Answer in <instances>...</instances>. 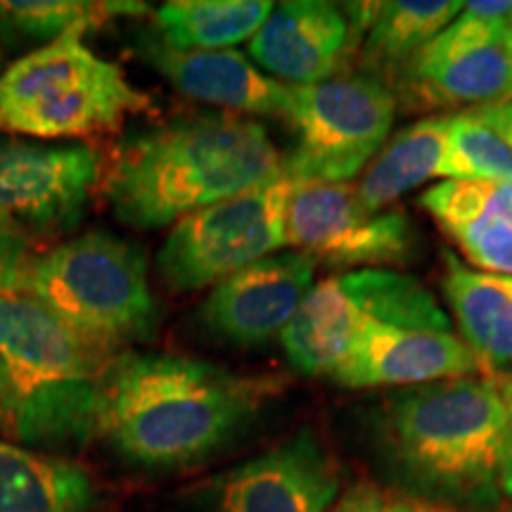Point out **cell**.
<instances>
[{"instance_id":"cell-2","label":"cell","mask_w":512,"mask_h":512,"mask_svg":"<svg viewBox=\"0 0 512 512\" xmlns=\"http://www.w3.org/2000/svg\"><path fill=\"white\" fill-rule=\"evenodd\" d=\"M283 164L285 155L259 121L197 114L128 138L102 188L119 221L150 230L252 190Z\"/></svg>"},{"instance_id":"cell-26","label":"cell","mask_w":512,"mask_h":512,"mask_svg":"<svg viewBox=\"0 0 512 512\" xmlns=\"http://www.w3.org/2000/svg\"><path fill=\"white\" fill-rule=\"evenodd\" d=\"M330 512H456L430 498L408 494V491L380 486L373 482H358L344 491Z\"/></svg>"},{"instance_id":"cell-31","label":"cell","mask_w":512,"mask_h":512,"mask_svg":"<svg viewBox=\"0 0 512 512\" xmlns=\"http://www.w3.org/2000/svg\"><path fill=\"white\" fill-rule=\"evenodd\" d=\"M510 46H512V27H510Z\"/></svg>"},{"instance_id":"cell-18","label":"cell","mask_w":512,"mask_h":512,"mask_svg":"<svg viewBox=\"0 0 512 512\" xmlns=\"http://www.w3.org/2000/svg\"><path fill=\"white\" fill-rule=\"evenodd\" d=\"M420 204L477 271L512 275V181H441Z\"/></svg>"},{"instance_id":"cell-8","label":"cell","mask_w":512,"mask_h":512,"mask_svg":"<svg viewBox=\"0 0 512 512\" xmlns=\"http://www.w3.org/2000/svg\"><path fill=\"white\" fill-rule=\"evenodd\" d=\"M297 183L285 171L252 190L174 223L157 252V273L174 292L219 285L287 247L285 221Z\"/></svg>"},{"instance_id":"cell-17","label":"cell","mask_w":512,"mask_h":512,"mask_svg":"<svg viewBox=\"0 0 512 512\" xmlns=\"http://www.w3.org/2000/svg\"><path fill=\"white\" fill-rule=\"evenodd\" d=\"M145 62L164 76L176 91L233 114L285 119L290 107V86L261 72L238 50H181L147 41Z\"/></svg>"},{"instance_id":"cell-29","label":"cell","mask_w":512,"mask_h":512,"mask_svg":"<svg viewBox=\"0 0 512 512\" xmlns=\"http://www.w3.org/2000/svg\"><path fill=\"white\" fill-rule=\"evenodd\" d=\"M482 110L486 117H489L491 124L501 131V136L508 140L512 147V100L498 102V105H486V107H482Z\"/></svg>"},{"instance_id":"cell-16","label":"cell","mask_w":512,"mask_h":512,"mask_svg":"<svg viewBox=\"0 0 512 512\" xmlns=\"http://www.w3.org/2000/svg\"><path fill=\"white\" fill-rule=\"evenodd\" d=\"M354 38L347 10L323 0H292L273 5L249 38V57L273 79L313 86L335 79Z\"/></svg>"},{"instance_id":"cell-20","label":"cell","mask_w":512,"mask_h":512,"mask_svg":"<svg viewBox=\"0 0 512 512\" xmlns=\"http://www.w3.org/2000/svg\"><path fill=\"white\" fill-rule=\"evenodd\" d=\"M95 484L72 460L0 439V512H91Z\"/></svg>"},{"instance_id":"cell-30","label":"cell","mask_w":512,"mask_h":512,"mask_svg":"<svg viewBox=\"0 0 512 512\" xmlns=\"http://www.w3.org/2000/svg\"><path fill=\"white\" fill-rule=\"evenodd\" d=\"M5 392H8V375H5V366L0 361V403H3Z\"/></svg>"},{"instance_id":"cell-15","label":"cell","mask_w":512,"mask_h":512,"mask_svg":"<svg viewBox=\"0 0 512 512\" xmlns=\"http://www.w3.org/2000/svg\"><path fill=\"white\" fill-rule=\"evenodd\" d=\"M475 351L453 332L411 330L366 323L356 347L330 380L349 389L418 387L458 377H475Z\"/></svg>"},{"instance_id":"cell-12","label":"cell","mask_w":512,"mask_h":512,"mask_svg":"<svg viewBox=\"0 0 512 512\" xmlns=\"http://www.w3.org/2000/svg\"><path fill=\"white\" fill-rule=\"evenodd\" d=\"M100 183L102 159L91 145L0 138V221L29 238L79 226Z\"/></svg>"},{"instance_id":"cell-3","label":"cell","mask_w":512,"mask_h":512,"mask_svg":"<svg viewBox=\"0 0 512 512\" xmlns=\"http://www.w3.org/2000/svg\"><path fill=\"white\" fill-rule=\"evenodd\" d=\"M503 389L491 377H458L392 394L380 441L413 489L451 503L491 505L503 491Z\"/></svg>"},{"instance_id":"cell-14","label":"cell","mask_w":512,"mask_h":512,"mask_svg":"<svg viewBox=\"0 0 512 512\" xmlns=\"http://www.w3.org/2000/svg\"><path fill=\"white\" fill-rule=\"evenodd\" d=\"M316 261L304 252H275L211 290L200 316L216 337L256 347L280 337L313 287Z\"/></svg>"},{"instance_id":"cell-6","label":"cell","mask_w":512,"mask_h":512,"mask_svg":"<svg viewBox=\"0 0 512 512\" xmlns=\"http://www.w3.org/2000/svg\"><path fill=\"white\" fill-rule=\"evenodd\" d=\"M22 294L107 351L145 342L159 320L145 254L102 230L36 256Z\"/></svg>"},{"instance_id":"cell-5","label":"cell","mask_w":512,"mask_h":512,"mask_svg":"<svg viewBox=\"0 0 512 512\" xmlns=\"http://www.w3.org/2000/svg\"><path fill=\"white\" fill-rule=\"evenodd\" d=\"M150 98L119 64L102 60L81 36H64L0 72V131L38 140L114 133Z\"/></svg>"},{"instance_id":"cell-13","label":"cell","mask_w":512,"mask_h":512,"mask_svg":"<svg viewBox=\"0 0 512 512\" xmlns=\"http://www.w3.org/2000/svg\"><path fill=\"white\" fill-rule=\"evenodd\" d=\"M342 472L332 453L302 430L216 482V512H330Z\"/></svg>"},{"instance_id":"cell-22","label":"cell","mask_w":512,"mask_h":512,"mask_svg":"<svg viewBox=\"0 0 512 512\" xmlns=\"http://www.w3.org/2000/svg\"><path fill=\"white\" fill-rule=\"evenodd\" d=\"M271 10L264 0H171L155 10V27L164 46L226 50L252 38Z\"/></svg>"},{"instance_id":"cell-7","label":"cell","mask_w":512,"mask_h":512,"mask_svg":"<svg viewBox=\"0 0 512 512\" xmlns=\"http://www.w3.org/2000/svg\"><path fill=\"white\" fill-rule=\"evenodd\" d=\"M451 332L432 292L392 268H358L325 278L306 294L280 342L294 370L332 377L356 347L366 323Z\"/></svg>"},{"instance_id":"cell-24","label":"cell","mask_w":512,"mask_h":512,"mask_svg":"<svg viewBox=\"0 0 512 512\" xmlns=\"http://www.w3.org/2000/svg\"><path fill=\"white\" fill-rule=\"evenodd\" d=\"M145 3H81V0H0V27L24 38L53 43L83 36L119 15H145Z\"/></svg>"},{"instance_id":"cell-11","label":"cell","mask_w":512,"mask_h":512,"mask_svg":"<svg viewBox=\"0 0 512 512\" xmlns=\"http://www.w3.org/2000/svg\"><path fill=\"white\" fill-rule=\"evenodd\" d=\"M285 238L294 252L330 266H396L415 247L408 216L401 209H366L351 183H297Z\"/></svg>"},{"instance_id":"cell-25","label":"cell","mask_w":512,"mask_h":512,"mask_svg":"<svg viewBox=\"0 0 512 512\" xmlns=\"http://www.w3.org/2000/svg\"><path fill=\"white\" fill-rule=\"evenodd\" d=\"M444 181H512V147L482 107L456 112L441 164Z\"/></svg>"},{"instance_id":"cell-28","label":"cell","mask_w":512,"mask_h":512,"mask_svg":"<svg viewBox=\"0 0 512 512\" xmlns=\"http://www.w3.org/2000/svg\"><path fill=\"white\" fill-rule=\"evenodd\" d=\"M503 389V408H505V425H503V491L512 498V377L501 382Z\"/></svg>"},{"instance_id":"cell-19","label":"cell","mask_w":512,"mask_h":512,"mask_svg":"<svg viewBox=\"0 0 512 512\" xmlns=\"http://www.w3.org/2000/svg\"><path fill=\"white\" fill-rule=\"evenodd\" d=\"M444 292L479 366L512 368V275L477 271L444 252Z\"/></svg>"},{"instance_id":"cell-27","label":"cell","mask_w":512,"mask_h":512,"mask_svg":"<svg viewBox=\"0 0 512 512\" xmlns=\"http://www.w3.org/2000/svg\"><path fill=\"white\" fill-rule=\"evenodd\" d=\"M34 259L29 235L0 221V297L22 294Z\"/></svg>"},{"instance_id":"cell-23","label":"cell","mask_w":512,"mask_h":512,"mask_svg":"<svg viewBox=\"0 0 512 512\" xmlns=\"http://www.w3.org/2000/svg\"><path fill=\"white\" fill-rule=\"evenodd\" d=\"M463 10L458 0H392L380 3L368 27L363 60L370 67H403L437 38Z\"/></svg>"},{"instance_id":"cell-10","label":"cell","mask_w":512,"mask_h":512,"mask_svg":"<svg viewBox=\"0 0 512 512\" xmlns=\"http://www.w3.org/2000/svg\"><path fill=\"white\" fill-rule=\"evenodd\" d=\"M512 3L470 0L437 38L403 64L401 86L422 110L512 100Z\"/></svg>"},{"instance_id":"cell-1","label":"cell","mask_w":512,"mask_h":512,"mask_svg":"<svg viewBox=\"0 0 512 512\" xmlns=\"http://www.w3.org/2000/svg\"><path fill=\"white\" fill-rule=\"evenodd\" d=\"M283 387L278 375H240L197 358L121 351L102 373L95 437L128 463L190 465L245 430Z\"/></svg>"},{"instance_id":"cell-4","label":"cell","mask_w":512,"mask_h":512,"mask_svg":"<svg viewBox=\"0 0 512 512\" xmlns=\"http://www.w3.org/2000/svg\"><path fill=\"white\" fill-rule=\"evenodd\" d=\"M112 356L31 297H0V361L8 375L0 430L34 446L91 441L98 387Z\"/></svg>"},{"instance_id":"cell-9","label":"cell","mask_w":512,"mask_h":512,"mask_svg":"<svg viewBox=\"0 0 512 512\" xmlns=\"http://www.w3.org/2000/svg\"><path fill=\"white\" fill-rule=\"evenodd\" d=\"M396 95L370 76L292 86L285 119L297 147L285 157L294 183H349L387 143Z\"/></svg>"},{"instance_id":"cell-21","label":"cell","mask_w":512,"mask_h":512,"mask_svg":"<svg viewBox=\"0 0 512 512\" xmlns=\"http://www.w3.org/2000/svg\"><path fill=\"white\" fill-rule=\"evenodd\" d=\"M453 114H434L401 128L368 164L356 195L370 211H382L432 178H441L444 147Z\"/></svg>"}]
</instances>
